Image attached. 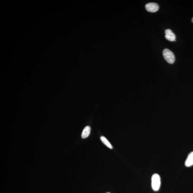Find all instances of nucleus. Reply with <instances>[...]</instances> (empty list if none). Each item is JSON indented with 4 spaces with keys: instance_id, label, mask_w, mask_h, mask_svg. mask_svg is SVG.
Returning <instances> with one entry per match:
<instances>
[{
    "instance_id": "f257e3e1",
    "label": "nucleus",
    "mask_w": 193,
    "mask_h": 193,
    "mask_svg": "<svg viewBox=\"0 0 193 193\" xmlns=\"http://www.w3.org/2000/svg\"><path fill=\"white\" fill-rule=\"evenodd\" d=\"M161 178L157 173L154 174L152 177L151 186L153 190L157 191L159 190L161 186Z\"/></svg>"
},
{
    "instance_id": "f03ea898",
    "label": "nucleus",
    "mask_w": 193,
    "mask_h": 193,
    "mask_svg": "<svg viewBox=\"0 0 193 193\" xmlns=\"http://www.w3.org/2000/svg\"><path fill=\"white\" fill-rule=\"evenodd\" d=\"M165 59L170 64H173L175 61V56L173 53L168 49H165L163 51Z\"/></svg>"
},
{
    "instance_id": "7ed1b4c3",
    "label": "nucleus",
    "mask_w": 193,
    "mask_h": 193,
    "mask_svg": "<svg viewBox=\"0 0 193 193\" xmlns=\"http://www.w3.org/2000/svg\"><path fill=\"white\" fill-rule=\"evenodd\" d=\"M145 8L149 12L154 13L158 11L159 6L156 3H150L146 5Z\"/></svg>"
},
{
    "instance_id": "20e7f679",
    "label": "nucleus",
    "mask_w": 193,
    "mask_h": 193,
    "mask_svg": "<svg viewBox=\"0 0 193 193\" xmlns=\"http://www.w3.org/2000/svg\"><path fill=\"white\" fill-rule=\"evenodd\" d=\"M165 38L171 42L176 41V36L172 31L170 29H167L165 30Z\"/></svg>"
},
{
    "instance_id": "39448f33",
    "label": "nucleus",
    "mask_w": 193,
    "mask_h": 193,
    "mask_svg": "<svg viewBox=\"0 0 193 193\" xmlns=\"http://www.w3.org/2000/svg\"><path fill=\"white\" fill-rule=\"evenodd\" d=\"M193 165V152H191L188 155L185 162V165L187 167L192 166Z\"/></svg>"
},
{
    "instance_id": "423d86ee",
    "label": "nucleus",
    "mask_w": 193,
    "mask_h": 193,
    "mask_svg": "<svg viewBox=\"0 0 193 193\" xmlns=\"http://www.w3.org/2000/svg\"><path fill=\"white\" fill-rule=\"evenodd\" d=\"M91 128L90 126H87L84 128L82 132L81 137L82 138H85L88 137L90 134Z\"/></svg>"
},
{
    "instance_id": "0eeeda50",
    "label": "nucleus",
    "mask_w": 193,
    "mask_h": 193,
    "mask_svg": "<svg viewBox=\"0 0 193 193\" xmlns=\"http://www.w3.org/2000/svg\"><path fill=\"white\" fill-rule=\"evenodd\" d=\"M100 139L103 143L105 144L107 147H108L110 149H113V146L111 144L108 140H107L106 137H105L104 136H101Z\"/></svg>"
},
{
    "instance_id": "6e6552de",
    "label": "nucleus",
    "mask_w": 193,
    "mask_h": 193,
    "mask_svg": "<svg viewBox=\"0 0 193 193\" xmlns=\"http://www.w3.org/2000/svg\"><path fill=\"white\" fill-rule=\"evenodd\" d=\"M192 22L193 23V17L192 18Z\"/></svg>"
},
{
    "instance_id": "1a4fd4ad",
    "label": "nucleus",
    "mask_w": 193,
    "mask_h": 193,
    "mask_svg": "<svg viewBox=\"0 0 193 193\" xmlns=\"http://www.w3.org/2000/svg\"></svg>"
}]
</instances>
